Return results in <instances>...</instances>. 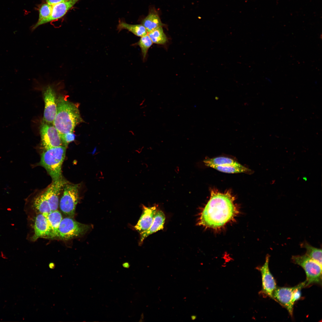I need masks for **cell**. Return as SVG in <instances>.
Here are the masks:
<instances>
[{
	"label": "cell",
	"instance_id": "1",
	"mask_svg": "<svg viewBox=\"0 0 322 322\" xmlns=\"http://www.w3.org/2000/svg\"><path fill=\"white\" fill-rule=\"evenodd\" d=\"M234 201L229 191L222 193L212 189L210 199L201 213L199 224L215 229L224 226L238 213Z\"/></svg>",
	"mask_w": 322,
	"mask_h": 322
},
{
	"label": "cell",
	"instance_id": "2",
	"mask_svg": "<svg viewBox=\"0 0 322 322\" xmlns=\"http://www.w3.org/2000/svg\"><path fill=\"white\" fill-rule=\"evenodd\" d=\"M57 112L53 124L60 135L73 132L75 127L84 122L78 106L63 97L56 99Z\"/></svg>",
	"mask_w": 322,
	"mask_h": 322
},
{
	"label": "cell",
	"instance_id": "3",
	"mask_svg": "<svg viewBox=\"0 0 322 322\" xmlns=\"http://www.w3.org/2000/svg\"><path fill=\"white\" fill-rule=\"evenodd\" d=\"M66 147L63 145L46 149L41 155L39 165L45 168L52 181L63 179L61 167Z\"/></svg>",
	"mask_w": 322,
	"mask_h": 322
},
{
	"label": "cell",
	"instance_id": "4",
	"mask_svg": "<svg viewBox=\"0 0 322 322\" xmlns=\"http://www.w3.org/2000/svg\"><path fill=\"white\" fill-rule=\"evenodd\" d=\"M80 185L64 181L61 189L62 194L59 201L61 211L68 217H73L79 200Z\"/></svg>",
	"mask_w": 322,
	"mask_h": 322
},
{
	"label": "cell",
	"instance_id": "5",
	"mask_svg": "<svg viewBox=\"0 0 322 322\" xmlns=\"http://www.w3.org/2000/svg\"><path fill=\"white\" fill-rule=\"evenodd\" d=\"M291 259L294 263L301 266L305 271L306 279L305 287L314 283L321 284L322 266L306 254L293 256Z\"/></svg>",
	"mask_w": 322,
	"mask_h": 322
},
{
	"label": "cell",
	"instance_id": "6",
	"mask_svg": "<svg viewBox=\"0 0 322 322\" xmlns=\"http://www.w3.org/2000/svg\"><path fill=\"white\" fill-rule=\"evenodd\" d=\"M90 225L78 222L72 217L63 218L59 225L56 238L68 240L80 237L88 231Z\"/></svg>",
	"mask_w": 322,
	"mask_h": 322
},
{
	"label": "cell",
	"instance_id": "7",
	"mask_svg": "<svg viewBox=\"0 0 322 322\" xmlns=\"http://www.w3.org/2000/svg\"><path fill=\"white\" fill-rule=\"evenodd\" d=\"M40 133L41 142L45 149L63 145L59 133L53 124L43 121L40 127Z\"/></svg>",
	"mask_w": 322,
	"mask_h": 322
},
{
	"label": "cell",
	"instance_id": "8",
	"mask_svg": "<svg viewBox=\"0 0 322 322\" xmlns=\"http://www.w3.org/2000/svg\"><path fill=\"white\" fill-rule=\"evenodd\" d=\"M43 91L44 102L43 121L53 124L57 112L55 90L52 86L48 85L44 87Z\"/></svg>",
	"mask_w": 322,
	"mask_h": 322
},
{
	"label": "cell",
	"instance_id": "9",
	"mask_svg": "<svg viewBox=\"0 0 322 322\" xmlns=\"http://www.w3.org/2000/svg\"><path fill=\"white\" fill-rule=\"evenodd\" d=\"M301 283L293 287H276L273 294V299L276 301L287 310L290 315H293V294Z\"/></svg>",
	"mask_w": 322,
	"mask_h": 322
},
{
	"label": "cell",
	"instance_id": "10",
	"mask_svg": "<svg viewBox=\"0 0 322 322\" xmlns=\"http://www.w3.org/2000/svg\"><path fill=\"white\" fill-rule=\"evenodd\" d=\"M79 0H67L53 6L50 16L46 19L37 21L32 27V31L34 30L40 25L62 18Z\"/></svg>",
	"mask_w": 322,
	"mask_h": 322
},
{
	"label": "cell",
	"instance_id": "11",
	"mask_svg": "<svg viewBox=\"0 0 322 322\" xmlns=\"http://www.w3.org/2000/svg\"><path fill=\"white\" fill-rule=\"evenodd\" d=\"M270 256L267 254L264 265L259 268L261 273L262 288L260 293L273 299V294L277 287L275 281L269 267Z\"/></svg>",
	"mask_w": 322,
	"mask_h": 322
},
{
	"label": "cell",
	"instance_id": "12",
	"mask_svg": "<svg viewBox=\"0 0 322 322\" xmlns=\"http://www.w3.org/2000/svg\"><path fill=\"white\" fill-rule=\"evenodd\" d=\"M34 234L31 238L35 241L39 238H54L52 230L46 218L42 214H38L35 217L33 225Z\"/></svg>",
	"mask_w": 322,
	"mask_h": 322
},
{
	"label": "cell",
	"instance_id": "13",
	"mask_svg": "<svg viewBox=\"0 0 322 322\" xmlns=\"http://www.w3.org/2000/svg\"><path fill=\"white\" fill-rule=\"evenodd\" d=\"M64 181L63 179L52 181V183L44 190L45 198L52 211L57 210L58 209L60 195Z\"/></svg>",
	"mask_w": 322,
	"mask_h": 322
},
{
	"label": "cell",
	"instance_id": "14",
	"mask_svg": "<svg viewBox=\"0 0 322 322\" xmlns=\"http://www.w3.org/2000/svg\"><path fill=\"white\" fill-rule=\"evenodd\" d=\"M26 200V203H29L32 208L45 217L52 211L45 198L44 190L36 191L30 196Z\"/></svg>",
	"mask_w": 322,
	"mask_h": 322
},
{
	"label": "cell",
	"instance_id": "15",
	"mask_svg": "<svg viewBox=\"0 0 322 322\" xmlns=\"http://www.w3.org/2000/svg\"><path fill=\"white\" fill-rule=\"evenodd\" d=\"M157 210V207L156 206L151 207L143 206L142 214L134 227L135 229L140 233L148 230L152 223Z\"/></svg>",
	"mask_w": 322,
	"mask_h": 322
},
{
	"label": "cell",
	"instance_id": "16",
	"mask_svg": "<svg viewBox=\"0 0 322 322\" xmlns=\"http://www.w3.org/2000/svg\"><path fill=\"white\" fill-rule=\"evenodd\" d=\"M165 216L163 212L161 210L156 211L152 223L149 228L146 231L140 233L139 244L141 245L144 239L149 235L164 228Z\"/></svg>",
	"mask_w": 322,
	"mask_h": 322
},
{
	"label": "cell",
	"instance_id": "17",
	"mask_svg": "<svg viewBox=\"0 0 322 322\" xmlns=\"http://www.w3.org/2000/svg\"><path fill=\"white\" fill-rule=\"evenodd\" d=\"M142 24L148 33L163 25L158 15L153 13H150L143 19Z\"/></svg>",
	"mask_w": 322,
	"mask_h": 322
},
{
	"label": "cell",
	"instance_id": "18",
	"mask_svg": "<svg viewBox=\"0 0 322 322\" xmlns=\"http://www.w3.org/2000/svg\"><path fill=\"white\" fill-rule=\"evenodd\" d=\"M117 28L119 31L123 29L127 30L135 35L140 37L148 34L146 29L142 24H131L124 22L120 21Z\"/></svg>",
	"mask_w": 322,
	"mask_h": 322
},
{
	"label": "cell",
	"instance_id": "19",
	"mask_svg": "<svg viewBox=\"0 0 322 322\" xmlns=\"http://www.w3.org/2000/svg\"><path fill=\"white\" fill-rule=\"evenodd\" d=\"M54 235L56 238L59 227L63 219L61 213L58 210L51 211L45 217Z\"/></svg>",
	"mask_w": 322,
	"mask_h": 322
},
{
	"label": "cell",
	"instance_id": "20",
	"mask_svg": "<svg viewBox=\"0 0 322 322\" xmlns=\"http://www.w3.org/2000/svg\"><path fill=\"white\" fill-rule=\"evenodd\" d=\"M205 165L210 167L211 165H231L238 167L243 165L235 160L228 157H219L216 158L208 159L204 161Z\"/></svg>",
	"mask_w": 322,
	"mask_h": 322
},
{
	"label": "cell",
	"instance_id": "21",
	"mask_svg": "<svg viewBox=\"0 0 322 322\" xmlns=\"http://www.w3.org/2000/svg\"><path fill=\"white\" fill-rule=\"evenodd\" d=\"M301 247L306 249V254L322 266V249L314 247L304 241L300 245Z\"/></svg>",
	"mask_w": 322,
	"mask_h": 322
},
{
	"label": "cell",
	"instance_id": "22",
	"mask_svg": "<svg viewBox=\"0 0 322 322\" xmlns=\"http://www.w3.org/2000/svg\"><path fill=\"white\" fill-rule=\"evenodd\" d=\"M148 35L153 43L163 45L168 41L166 35L164 33L162 27H160L148 33Z\"/></svg>",
	"mask_w": 322,
	"mask_h": 322
},
{
	"label": "cell",
	"instance_id": "23",
	"mask_svg": "<svg viewBox=\"0 0 322 322\" xmlns=\"http://www.w3.org/2000/svg\"><path fill=\"white\" fill-rule=\"evenodd\" d=\"M210 167L219 171L228 173H245L251 171L250 170L243 166L238 167L231 165L225 166L212 165Z\"/></svg>",
	"mask_w": 322,
	"mask_h": 322
},
{
	"label": "cell",
	"instance_id": "24",
	"mask_svg": "<svg viewBox=\"0 0 322 322\" xmlns=\"http://www.w3.org/2000/svg\"><path fill=\"white\" fill-rule=\"evenodd\" d=\"M153 44L147 34L141 37L139 41L135 44L140 47L143 60L146 58L148 51Z\"/></svg>",
	"mask_w": 322,
	"mask_h": 322
},
{
	"label": "cell",
	"instance_id": "25",
	"mask_svg": "<svg viewBox=\"0 0 322 322\" xmlns=\"http://www.w3.org/2000/svg\"><path fill=\"white\" fill-rule=\"evenodd\" d=\"M52 6L48 3L42 4L40 7L39 10V18L38 21L46 19L51 15Z\"/></svg>",
	"mask_w": 322,
	"mask_h": 322
},
{
	"label": "cell",
	"instance_id": "26",
	"mask_svg": "<svg viewBox=\"0 0 322 322\" xmlns=\"http://www.w3.org/2000/svg\"><path fill=\"white\" fill-rule=\"evenodd\" d=\"M60 136L63 145L66 147L69 143L75 140L76 136L73 132H72L60 135Z\"/></svg>",
	"mask_w": 322,
	"mask_h": 322
},
{
	"label": "cell",
	"instance_id": "27",
	"mask_svg": "<svg viewBox=\"0 0 322 322\" xmlns=\"http://www.w3.org/2000/svg\"><path fill=\"white\" fill-rule=\"evenodd\" d=\"M66 0H46V2L49 5L53 6Z\"/></svg>",
	"mask_w": 322,
	"mask_h": 322
},
{
	"label": "cell",
	"instance_id": "28",
	"mask_svg": "<svg viewBox=\"0 0 322 322\" xmlns=\"http://www.w3.org/2000/svg\"><path fill=\"white\" fill-rule=\"evenodd\" d=\"M123 266L124 267L126 268H129V264L127 263H124L123 264Z\"/></svg>",
	"mask_w": 322,
	"mask_h": 322
}]
</instances>
